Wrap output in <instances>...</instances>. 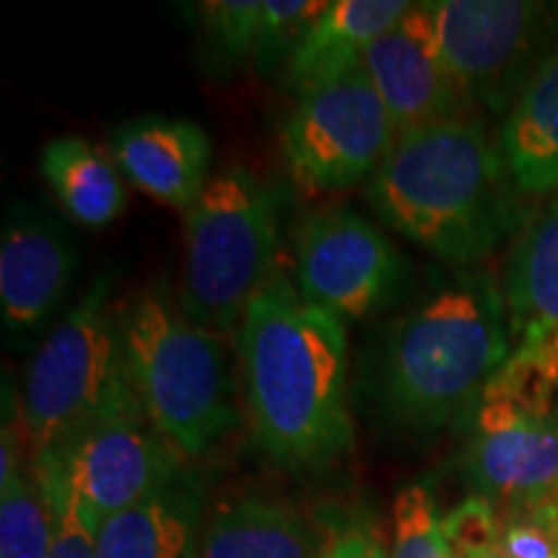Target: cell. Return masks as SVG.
I'll use <instances>...</instances> for the list:
<instances>
[{
  "label": "cell",
  "instance_id": "cell-22",
  "mask_svg": "<svg viewBox=\"0 0 558 558\" xmlns=\"http://www.w3.org/2000/svg\"><path fill=\"white\" fill-rule=\"evenodd\" d=\"M264 0H207L199 3L202 45L213 70L226 73L254 60Z\"/></svg>",
  "mask_w": 558,
  "mask_h": 558
},
{
  "label": "cell",
  "instance_id": "cell-20",
  "mask_svg": "<svg viewBox=\"0 0 558 558\" xmlns=\"http://www.w3.org/2000/svg\"><path fill=\"white\" fill-rule=\"evenodd\" d=\"M41 177L62 209L86 228H104L122 215L128 192L114 158L78 135L52 137L41 148Z\"/></svg>",
  "mask_w": 558,
  "mask_h": 558
},
{
  "label": "cell",
  "instance_id": "cell-1",
  "mask_svg": "<svg viewBox=\"0 0 558 558\" xmlns=\"http://www.w3.org/2000/svg\"><path fill=\"white\" fill-rule=\"evenodd\" d=\"M243 393L256 445L279 469L316 471L354 448L344 320L275 271L241 318Z\"/></svg>",
  "mask_w": 558,
  "mask_h": 558
},
{
  "label": "cell",
  "instance_id": "cell-2",
  "mask_svg": "<svg viewBox=\"0 0 558 558\" xmlns=\"http://www.w3.org/2000/svg\"><path fill=\"white\" fill-rule=\"evenodd\" d=\"M520 190L476 117L399 135L367 184L383 222L437 259L476 264L520 233Z\"/></svg>",
  "mask_w": 558,
  "mask_h": 558
},
{
  "label": "cell",
  "instance_id": "cell-9",
  "mask_svg": "<svg viewBox=\"0 0 558 558\" xmlns=\"http://www.w3.org/2000/svg\"><path fill=\"white\" fill-rule=\"evenodd\" d=\"M399 132L362 62L300 90L282 128L292 179L311 192H341L373 179Z\"/></svg>",
  "mask_w": 558,
  "mask_h": 558
},
{
  "label": "cell",
  "instance_id": "cell-25",
  "mask_svg": "<svg viewBox=\"0 0 558 558\" xmlns=\"http://www.w3.org/2000/svg\"><path fill=\"white\" fill-rule=\"evenodd\" d=\"M499 512L473 494L442 514V558H492L499 543Z\"/></svg>",
  "mask_w": 558,
  "mask_h": 558
},
{
  "label": "cell",
  "instance_id": "cell-3",
  "mask_svg": "<svg viewBox=\"0 0 558 558\" xmlns=\"http://www.w3.org/2000/svg\"><path fill=\"white\" fill-rule=\"evenodd\" d=\"M514 349L507 298L486 271H463L396 320L383 360V399L411 432L469 416Z\"/></svg>",
  "mask_w": 558,
  "mask_h": 558
},
{
  "label": "cell",
  "instance_id": "cell-23",
  "mask_svg": "<svg viewBox=\"0 0 558 558\" xmlns=\"http://www.w3.org/2000/svg\"><path fill=\"white\" fill-rule=\"evenodd\" d=\"M442 514L427 481H411L393 499L388 558H442Z\"/></svg>",
  "mask_w": 558,
  "mask_h": 558
},
{
  "label": "cell",
  "instance_id": "cell-10",
  "mask_svg": "<svg viewBox=\"0 0 558 558\" xmlns=\"http://www.w3.org/2000/svg\"><path fill=\"white\" fill-rule=\"evenodd\" d=\"M437 50L473 104L512 107L558 41V11L527 0H435Z\"/></svg>",
  "mask_w": 558,
  "mask_h": 558
},
{
  "label": "cell",
  "instance_id": "cell-16",
  "mask_svg": "<svg viewBox=\"0 0 558 558\" xmlns=\"http://www.w3.org/2000/svg\"><path fill=\"white\" fill-rule=\"evenodd\" d=\"M205 486L181 471L140 505L111 514L96 530V558H197Z\"/></svg>",
  "mask_w": 558,
  "mask_h": 558
},
{
  "label": "cell",
  "instance_id": "cell-19",
  "mask_svg": "<svg viewBox=\"0 0 558 558\" xmlns=\"http://www.w3.org/2000/svg\"><path fill=\"white\" fill-rule=\"evenodd\" d=\"M316 538L295 509L264 497L222 505L202 530L197 558H316Z\"/></svg>",
  "mask_w": 558,
  "mask_h": 558
},
{
  "label": "cell",
  "instance_id": "cell-17",
  "mask_svg": "<svg viewBox=\"0 0 558 558\" xmlns=\"http://www.w3.org/2000/svg\"><path fill=\"white\" fill-rule=\"evenodd\" d=\"M499 148L520 194L558 192V45L509 107Z\"/></svg>",
  "mask_w": 558,
  "mask_h": 558
},
{
  "label": "cell",
  "instance_id": "cell-6",
  "mask_svg": "<svg viewBox=\"0 0 558 558\" xmlns=\"http://www.w3.org/2000/svg\"><path fill=\"white\" fill-rule=\"evenodd\" d=\"M279 194L243 166L213 173L184 213L179 303L213 331L241 324L251 298L275 275Z\"/></svg>",
  "mask_w": 558,
  "mask_h": 558
},
{
  "label": "cell",
  "instance_id": "cell-11",
  "mask_svg": "<svg viewBox=\"0 0 558 558\" xmlns=\"http://www.w3.org/2000/svg\"><path fill=\"white\" fill-rule=\"evenodd\" d=\"M403 256L386 233L354 213L331 205L313 209L295 233V279L305 303L339 320H357L399 295Z\"/></svg>",
  "mask_w": 558,
  "mask_h": 558
},
{
  "label": "cell",
  "instance_id": "cell-12",
  "mask_svg": "<svg viewBox=\"0 0 558 558\" xmlns=\"http://www.w3.org/2000/svg\"><path fill=\"white\" fill-rule=\"evenodd\" d=\"M362 68L399 135L471 117L473 101L439 58L432 3H411L386 34L369 41Z\"/></svg>",
  "mask_w": 558,
  "mask_h": 558
},
{
  "label": "cell",
  "instance_id": "cell-13",
  "mask_svg": "<svg viewBox=\"0 0 558 558\" xmlns=\"http://www.w3.org/2000/svg\"><path fill=\"white\" fill-rule=\"evenodd\" d=\"M78 271V248L62 222L16 205L0 235V313L11 333H32L60 308Z\"/></svg>",
  "mask_w": 558,
  "mask_h": 558
},
{
  "label": "cell",
  "instance_id": "cell-5",
  "mask_svg": "<svg viewBox=\"0 0 558 558\" xmlns=\"http://www.w3.org/2000/svg\"><path fill=\"white\" fill-rule=\"evenodd\" d=\"M556 393V357L514 347L465 416L463 469L476 497L509 514L558 512Z\"/></svg>",
  "mask_w": 558,
  "mask_h": 558
},
{
  "label": "cell",
  "instance_id": "cell-21",
  "mask_svg": "<svg viewBox=\"0 0 558 558\" xmlns=\"http://www.w3.org/2000/svg\"><path fill=\"white\" fill-rule=\"evenodd\" d=\"M58 518L34 471L0 481V558H50Z\"/></svg>",
  "mask_w": 558,
  "mask_h": 558
},
{
  "label": "cell",
  "instance_id": "cell-18",
  "mask_svg": "<svg viewBox=\"0 0 558 558\" xmlns=\"http://www.w3.org/2000/svg\"><path fill=\"white\" fill-rule=\"evenodd\" d=\"M407 0H333L288 60V81L300 90L362 62L369 41L409 11Z\"/></svg>",
  "mask_w": 558,
  "mask_h": 558
},
{
  "label": "cell",
  "instance_id": "cell-24",
  "mask_svg": "<svg viewBox=\"0 0 558 558\" xmlns=\"http://www.w3.org/2000/svg\"><path fill=\"white\" fill-rule=\"evenodd\" d=\"M329 9L326 0H264L259 39L254 47V68L269 75L282 60H290L300 39Z\"/></svg>",
  "mask_w": 558,
  "mask_h": 558
},
{
  "label": "cell",
  "instance_id": "cell-27",
  "mask_svg": "<svg viewBox=\"0 0 558 558\" xmlns=\"http://www.w3.org/2000/svg\"><path fill=\"white\" fill-rule=\"evenodd\" d=\"M316 558H388V550L383 548L378 535L369 525H352L344 533L333 535Z\"/></svg>",
  "mask_w": 558,
  "mask_h": 558
},
{
  "label": "cell",
  "instance_id": "cell-15",
  "mask_svg": "<svg viewBox=\"0 0 558 558\" xmlns=\"http://www.w3.org/2000/svg\"><path fill=\"white\" fill-rule=\"evenodd\" d=\"M505 298L514 347L538 349L558 360V192L520 228Z\"/></svg>",
  "mask_w": 558,
  "mask_h": 558
},
{
  "label": "cell",
  "instance_id": "cell-8",
  "mask_svg": "<svg viewBox=\"0 0 558 558\" xmlns=\"http://www.w3.org/2000/svg\"><path fill=\"white\" fill-rule=\"evenodd\" d=\"M111 288V277L94 279L32 354L19 403L29 460L58 448L122 378V313Z\"/></svg>",
  "mask_w": 558,
  "mask_h": 558
},
{
  "label": "cell",
  "instance_id": "cell-14",
  "mask_svg": "<svg viewBox=\"0 0 558 558\" xmlns=\"http://www.w3.org/2000/svg\"><path fill=\"white\" fill-rule=\"evenodd\" d=\"M109 153L122 177L160 205L186 213L207 186L213 143L197 122L145 114L109 132Z\"/></svg>",
  "mask_w": 558,
  "mask_h": 558
},
{
  "label": "cell",
  "instance_id": "cell-7",
  "mask_svg": "<svg viewBox=\"0 0 558 558\" xmlns=\"http://www.w3.org/2000/svg\"><path fill=\"white\" fill-rule=\"evenodd\" d=\"M181 463L184 456L156 429L122 373L107 401L58 448L34 458L32 471L41 486L60 488L99 530L111 514L169 486L184 471Z\"/></svg>",
  "mask_w": 558,
  "mask_h": 558
},
{
  "label": "cell",
  "instance_id": "cell-28",
  "mask_svg": "<svg viewBox=\"0 0 558 558\" xmlns=\"http://www.w3.org/2000/svg\"><path fill=\"white\" fill-rule=\"evenodd\" d=\"M556 367H558V362H556Z\"/></svg>",
  "mask_w": 558,
  "mask_h": 558
},
{
  "label": "cell",
  "instance_id": "cell-26",
  "mask_svg": "<svg viewBox=\"0 0 558 558\" xmlns=\"http://www.w3.org/2000/svg\"><path fill=\"white\" fill-rule=\"evenodd\" d=\"M50 497L58 518L54 530V546L50 558H96V530L83 520L78 507L70 501L60 488L41 486Z\"/></svg>",
  "mask_w": 558,
  "mask_h": 558
},
{
  "label": "cell",
  "instance_id": "cell-4",
  "mask_svg": "<svg viewBox=\"0 0 558 558\" xmlns=\"http://www.w3.org/2000/svg\"><path fill=\"white\" fill-rule=\"evenodd\" d=\"M122 365L156 429L184 458H197L235 427L233 386L218 331L186 316L163 284L122 311Z\"/></svg>",
  "mask_w": 558,
  "mask_h": 558
}]
</instances>
